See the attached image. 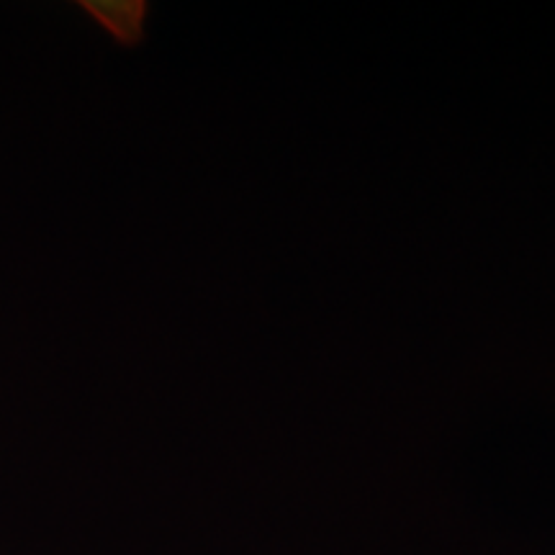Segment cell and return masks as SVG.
<instances>
[{
    "instance_id": "6da1fadb",
    "label": "cell",
    "mask_w": 555,
    "mask_h": 555,
    "mask_svg": "<svg viewBox=\"0 0 555 555\" xmlns=\"http://www.w3.org/2000/svg\"><path fill=\"white\" fill-rule=\"evenodd\" d=\"M106 11L111 29L124 39H134L142 29V5H106Z\"/></svg>"
}]
</instances>
